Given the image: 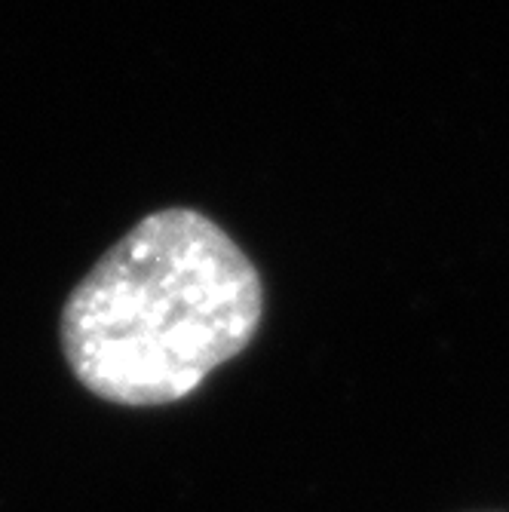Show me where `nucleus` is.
<instances>
[{"instance_id":"1","label":"nucleus","mask_w":509,"mask_h":512,"mask_svg":"<svg viewBox=\"0 0 509 512\" xmlns=\"http://www.w3.org/2000/svg\"><path fill=\"white\" fill-rule=\"evenodd\" d=\"M264 316L249 255L194 209H160L123 234L62 310L71 375L105 402L160 408L188 399L240 356Z\"/></svg>"}]
</instances>
